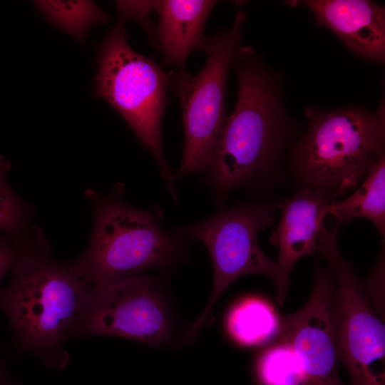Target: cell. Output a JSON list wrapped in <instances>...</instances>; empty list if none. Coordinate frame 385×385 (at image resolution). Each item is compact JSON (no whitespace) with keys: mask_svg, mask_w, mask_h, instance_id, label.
<instances>
[{"mask_svg":"<svg viewBox=\"0 0 385 385\" xmlns=\"http://www.w3.org/2000/svg\"><path fill=\"white\" fill-rule=\"evenodd\" d=\"M11 275L9 285L0 291V308L19 349L48 366L65 368L69 361L65 344L78 334L91 289L68 262L51 257L42 232Z\"/></svg>","mask_w":385,"mask_h":385,"instance_id":"1","label":"cell"},{"mask_svg":"<svg viewBox=\"0 0 385 385\" xmlns=\"http://www.w3.org/2000/svg\"><path fill=\"white\" fill-rule=\"evenodd\" d=\"M124 193L123 183L107 195L86 192L93 210V232L83 253L68 262L91 289L170 267L186 254L187 238L164 227L158 206L134 207Z\"/></svg>","mask_w":385,"mask_h":385,"instance_id":"2","label":"cell"},{"mask_svg":"<svg viewBox=\"0 0 385 385\" xmlns=\"http://www.w3.org/2000/svg\"><path fill=\"white\" fill-rule=\"evenodd\" d=\"M247 47L235 63L238 97L217 139L207 181L218 202L234 190L261 182L272 170L285 138L279 93Z\"/></svg>","mask_w":385,"mask_h":385,"instance_id":"3","label":"cell"},{"mask_svg":"<svg viewBox=\"0 0 385 385\" xmlns=\"http://www.w3.org/2000/svg\"><path fill=\"white\" fill-rule=\"evenodd\" d=\"M309 128L294 151L303 188L331 202L354 189L382 155L384 106L372 113L356 108L309 112Z\"/></svg>","mask_w":385,"mask_h":385,"instance_id":"4","label":"cell"},{"mask_svg":"<svg viewBox=\"0 0 385 385\" xmlns=\"http://www.w3.org/2000/svg\"><path fill=\"white\" fill-rule=\"evenodd\" d=\"M125 23L118 19L98 44L93 93L120 115L151 153L168 191L177 202L175 175L164 156L161 139L169 73L153 57H145L132 48Z\"/></svg>","mask_w":385,"mask_h":385,"instance_id":"5","label":"cell"},{"mask_svg":"<svg viewBox=\"0 0 385 385\" xmlns=\"http://www.w3.org/2000/svg\"><path fill=\"white\" fill-rule=\"evenodd\" d=\"M245 20V14L239 11L231 27L205 38L200 50L207 61L199 73L191 76L184 70L169 73V86L180 103L185 136L176 178L207 170L226 118L227 75L247 48L240 46Z\"/></svg>","mask_w":385,"mask_h":385,"instance_id":"6","label":"cell"},{"mask_svg":"<svg viewBox=\"0 0 385 385\" xmlns=\"http://www.w3.org/2000/svg\"><path fill=\"white\" fill-rule=\"evenodd\" d=\"M274 219L272 205L248 201L220 211L203 221L173 230L201 242L207 250L214 268V285L210 298L200 317L186 329L187 340L197 335L211 320L212 310L224 292L237 279L252 274L275 279L276 261L260 248L258 233Z\"/></svg>","mask_w":385,"mask_h":385,"instance_id":"7","label":"cell"},{"mask_svg":"<svg viewBox=\"0 0 385 385\" xmlns=\"http://www.w3.org/2000/svg\"><path fill=\"white\" fill-rule=\"evenodd\" d=\"M337 227L322 226L317 251L332 271V314L339 361L351 385H385L384 324L371 305L353 266L341 255Z\"/></svg>","mask_w":385,"mask_h":385,"instance_id":"8","label":"cell"},{"mask_svg":"<svg viewBox=\"0 0 385 385\" xmlns=\"http://www.w3.org/2000/svg\"><path fill=\"white\" fill-rule=\"evenodd\" d=\"M168 303L157 279L143 274L91 289L78 335L110 336L153 346L169 342Z\"/></svg>","mask_w":385,"mask_h":385,"instance_id":"9","label":"cell"},{"mask_svg":"<svg viewBox=\"0 0 385 385\" xmlns=\"http://www.w3.org/2000/svg\"><path fill=\"white\" fill-rule=\"evenodd\" d=\"M334 279L330 267L317 264L312 293L297 312L280 317L275 340L289 344L298 356L304 385H344L338 374V354L332 314Z\"/></svg>","mask_w":385,"mask_h":385,"instance_id":"10","label":"cell"},{"mask_svg":"<svg viewBox=\"0 0 385 385\" xmlns=\"http://www.w3.org/2000/svg\"><path fill=\"white\" fill-rule=\"evenodd\" d=\"M330 202L309 188H302L278 207L282 217L271 242L277 245L276 297L282 305L288 295L290 276L296 262L316 251L318 237Z\"/></svg>","mask_w":385,"mask_h":385,"instance_id":"11","label":"cell"},{"mask_svg":"<svg viewBox=\"0 0 385 385\" xmlns=\"http://www.w3.org/2000/svg\"><path fill=\"white\" fill-rule=\"evenodd\" d=\"M317 21L334 32L346 46L365 58L382 62L385 56V11L366 0L303 1Z\"/></svg>","mask_w":385,"mask_h":385,"instance_id":"12","label":"cell"},{"mask_svg":"<svg viewBox=\"0 0 385 385\" xmlns=\"http://www.w3.org/2000/svg\"><path fill=\"white\" fill-rule=\"evenodd\" d=\"M217 1H151L153 11L158 14L155 46L163 56V63L183 71L189 55L200 49L205 39L203 29Z\"/></svg>","mask_w":385,"mask_h":385,"instance_id":"13","label":"cell"},{"mask_svg":"<svg viewBox=\"0 0 385 385\" xmlns=\"http://www.w3.org/2000/svg\"><path fill=\"white\" fill-rule=\"evenodd\" d=\"M327 214L339 222L357 217L371 221L384 241L385 237V158L382 154L369 168L358 189L347 198L330 202Z\"/></svg>","mask_w":385,"mask_h":385,"instance_id":"14","label":"cell"},{"mask_svg":"<svg viewBox=\"0 0 385 385\" xmlns=\"http://www.w3.org/2000/svg\"><path fill=\"white\" fill-rule=\"evenodd\" d=\"M227 328L237 343L245 346L259 345L277 339L280 317L267 302L256 297L247 298L230 310Z\"/></svg>","mask_w":385,"mask_h":385,"instance_id":"15","label":"cell"},{"mask_svg":"<svg viewBox=\"0 0 385 385\" xmlns=\"http://www.w3.org/2000/svg\"><path fill=\"white\" fill-rule=\"evenodd\" d=\"M34 4L55 26L83 43L88 31L106 22L109 15L92 1L38 0Z\"/></svg>","mask_w":385,"mask_h":385,"instance_id":"16","label":"cell"},{"mask_svg":"<svg viewBox=\"0 0 385 385\" xmlns=\"http://www.w3.org/2000/svg\"><path fill=\"white\" fill-rule=\"evenodd\" d=\"M277 341L255 361L253 376L257 385H304L300 361L287 343Z\"/></svg>","mask_w":385,"mask_h":385,"instance_id":"17","label":"cell"},{"mask_svg":"<svg viewBox=\"0 0 385 385\" xmlns=\"http://www.w3.org/2000/svg\"><path fill=\"white\" fill-rule=\"evenodd\" d=\"M11 167V162L0 155V230L6 236L17 240L29 231V210L9 183Z\"/></svg>","mask_w":385,"mask_h":385,"instance_id":"18","label":"cell"},{"mask_svg":"<svg viewBox=\"0 0 385 385\" xmlns=\"http://www.w3.org/2000/svg\"><path fill=\"white\" fill-rule=\"evenodd\" d=\"M32 227L21 239L0 236V285L4 277L11 273L16 263L35 240L38 230Z\"/></svg>","mask_w":385,"mask_h":385,"instance_id":"19","label":"cell"},{"mask_svg":"<svg viewBox=\"0 0 385 385\" xmlns=\"http://www.w3.org/2000/svg\"><path fill=\"white\" fill-rule=\"evenodd\" d=\"M118 19L137 21L146 31L153 44L155 43L156 26L152 23L149 14L152 12L151 1H115Z\"/></svg>","mask_w":385,"mask_h":385,"instance_id":"20","label":"cell"},{"mask_svg":"<svg viewBox=\"0 0 385 385\" xmlns=\"http://www.w3.org/2000/svg\"><path fill=\"white\" fill-rule=\"evenodd\" d=\"M0 385H11L9 381L6 380V376L2 368V365L0 363Z\"/></svg>","mask_w":385,"mask_h":385,"instance_id":"21","label":"cell"}]
</instances>
